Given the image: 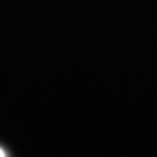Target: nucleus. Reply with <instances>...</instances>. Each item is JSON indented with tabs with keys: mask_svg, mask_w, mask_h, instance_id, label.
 <instances>
[{
	"mask_svg": "<svg viewBox=\"0 0 157 157\" xmlns=\"http://www.w3.org/2000/svg\"><path fill=\"white\" fill-rule=\"evenodd\" d=\"M7 155V151H2V148H0V157H5Z\"/></svg>",
	"mask_w": 157,
	"mask_h": 157,
	"instance_id": "1",
	"label": "nucleus"
}]
</instances>
